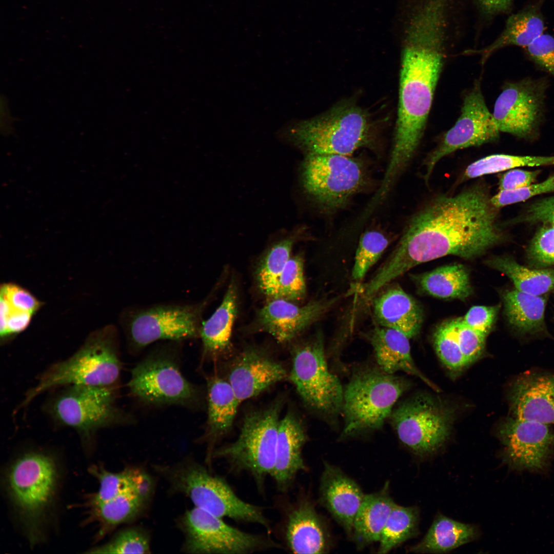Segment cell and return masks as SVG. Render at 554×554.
I'll list each match as a JSON object with an SVG mask.
<instances>
[{
    "label": "cell",
    "mask_w": 554,
    "mask_h": 554,
    "mask_svg": "<svg viewBox=\"0 0 554 554\" xmlns=\"http://www.w3.org/2000/svg\"><path fill=\"white\" fill-rule=\"evenodd\" d=\"M498 210L480 184L433 198L409 220L395 248L365 284L366 292L376 294L421 263L448 255L474 259L503 242Z\"/></svg>",
    "instance_id": "6da1fadb"
},
{
    "label": "cell",
    "mask_w": 554,
    "mask_h": 554,
    "mask_svg": "<svg viewBox=\"0 0 554 554\" xmlns=\"http://www.w3.org/2000/svg\"><path fill=\"white\" fill-rule=\"evenodd\" d=\"M446 53L402 45L399 105L394 144L385 176L396 180L422 138Z\"/></svg>",
    "instance_id": "7a4b0ae2"
},
{
    "label": "cell",
    "mask_w": 554,
    "mask_h": 554,
    "mask_svg": "<svg viewBox=\"0 0 554 554\" xmlns=\"http://www.w3.org/2000/svg\"><path fill=\"white\" fill-rule=\"evenodd\" d=\"M154 468L168 481L173 492L188 497L195 507L222 518L258 524L271 530L262 507L241 499L225 479L195 460L188 458L173 465H156Z\"/></svg>",
    "instance_id": "3957f363"
},
{
    "label": "cell",
    "mask_w": 554,
    "mask_h": 554,
    "mask_svg": "<svg viewBox=\"0 0 554 554\" xmlns=\"http://www.w3.org/2000/svg\"><path fill=\"white\" fill-rule=\"evenodd\" d=\"M408 386L405 379L378 367L355 371L344 389V425L341 437H351L381 429Z\"/></svg>",
    "instance_id": "277c9868"
},
{
    "label": "cell",
    "mask_w": 554,
    "mask_h": 554,
    "mask_svg": "<svg viewBox=\"0 0 554 554\" xmlns=\"http://www.w3.org/2000/svg\"><path fill=\"white\" fill-rule=\"evenodd\" d=\"M371 129L365 111L346 103L324 115L291 125L283 134L307 154L349 156L369 143Z\"/></svg>",
    "instance_id": "5b68a950"
},
{
    "label": "cell",
    "mask_w": 554,
    "mask_h": 554,
    "mask_svg": "<svg viewBox=\"0 0 554 554\" xmlns=\"http://www.w3.org/2000/svg\"><path fill=\"white\" fill-rule=\"evenodd\" d=\"M115 336L102 332L68 359L51 366L26 393L21 407L43 392L63 386L114 387L121 370Z\"/></svg>",
    "instance_id": "8992f818"
},
{
    "label": "cell",
    "mask_w": 554,
    "mask_h": 554,
    "mask_svg": "<svg viewBox=\"0 0 554 554\" xmlns=\"http://www.w3.org/2000/svg\"><path fill=\"white\" fill-rule=\"evenodd\" d=\"M57 481L53 459L42 453L24 454L9 470V494L32 545L42 539L43 522L55 497Z\"/></svg>",
    "instance_id": "52a82bcc"
},
{
    "label": "cell",
    "mask_w": 554,
    "mask_h": 554,
    "mask_svg": "<svg viewBox=\"0 0 554 554\" xmlns=\"http://www.w3.org/2000/svg\"><path fill=\"white\" fill-rule=\"evenodd\" d=\"M282 402L247 414L237 439L215 449L213 459L225 460L235 472H247L262 489L271 476L276 460L278 433Z\"/></svg>",
    "instance_id": "ba28073f"
},
{
    "label": "cell",
    "mask_w": 554,
    "mask_h": 554,
    "mask_svg": "<svg viewBox=\"0 0 554 554\" xmlns=\"http://www.w3.org/2000/svg\"><path fill=\"white\" fill-rule=\"evenodd\" d=\"M402 43L447 52L450 41L466 33L471 0H400Z\"/></svg>",
    "instance_id": "9c48e42d"
},
{
    "label": "cell",
    "mask_w": 554,
    "mask_h": 554,
    "mask_svg": "<svg viewBox=\"0 0 554 554\" xmlns=\"http://www.w3.org/2000/svg\"><path fill=\"white\" fill-rule=\"evenodd\" d=\"M196 304H161L128 309L123 324L129 346L140 351L158 341L178 342L200 336L208 301Z\"/></svg>",
    "instance_id": "30bf717a"
},
{
    "label": "cell",
    "mask_w": 554,
    "mask_h": 554,
    "mask_svg": "<svg viewBox=\"0 0 554 554\" xmlns=\"http://www.w3.org/2000/svg\"><path fill=\"white\" fill-rule=\"evenodd\" d=\"M288 379L300 397L312 410L326 419H335L342 412L344 389L329 369L324 337L318 332L292 350Z\"/></svg>",
    "instance_id": "8fae6325"
},
{
    "label": "cell",
    "mask_w": 554,
    "mask_h": 554,
    "mask_svg": "<svg viewBox=\"0 0 554 554\" xmlns=\"http://www.w3.org/2000/svg\"><path fill=\"white\" fill-rule=\"evenodd\" d=\"M172 349H155L138 363L131 372L129 391L149 405L195 407L200 390L184 377Z\"/></svg>",
    "instance_id": "7c38bea8"
},
{
    "label": "cell",
    "mask_w": 554,
    "mask_h": 554,
    "mask_svg": "<svg viewBox=\"0 0 554 554\" xmlns=\"http://www.w3.org/2000/svg\"><path fill=\"white\" fill-rule=\"evenodd\" d=\"M223 518L195 507L178 520L185 541L183 550L189 553L247 554L280 546L270 538L244 531Z\"/></svg>",
    "instance_id": "4fadbf2b"
},
{
    "label": "cell",
    "mask_w": 554,
    "mask_h": 554,
    "mask_svg": "<svg viewBox=\"0 0 554 554\" xmlns=\"http://www.w3.org/2000/svg\"><path fill=\"white\" fill-rule=\"evenodd\" d=\"M367 179L363 165L349 156L307 154L302 165L305 191L329 209L345 205L365 186Z\"/></svg>",
    "instance_id": "5bb4252c"
},
{
    "label": "cell",
    "mask_w": 554,
    "mask_h": 554,
    "mask_svg": "<svg viewBox=\"0 0 554 554\" xmlns=\"http://www.w3.org/2000/svg\"><path fill=\"white\" fill-rule=\"evenodd\" d=\"M401 442L414 453L423 456L438 450L451 431V410L434 397L421 394L393 410L390 417Z\"/></svg>",
    "instance_id": "9a60e30c"
},
{
    "label": "cell",
    "mask_w": 554,
    "mask_h": 554,
    "mask_svg": "<svg viewBox=\"0 0 554 554\" xmlns=\"http://www.w3.org/2000/svg\"><path fill=\"white\" fill-rule=\"evenodd\" d=\"M48 407L56 422L73 428L88 440L98 429L125 419L115 405L114 387L67 386Z\"/></svg>",
    "instance_id": "2e32d148"
},
{
    "label": "cell",
    "mask_w": 554,
    "mask_h": 554,
    "mask_svg": "<svg viewBox=\"0 0 554 554\" xmlns=\"http://www.w3.org/2000/svg\"><path fill=\"white\" fill-rule=\"evenodd\" d=\"M548 87L545 78L528 77L507 84L496 101L492 113L500 131L525 140L536 138Z\"/></svg>",
    "instance_id": "e0dca14e"
},
{
    "label": "cell",
    "mask_w": 554,
    "mask_h": 554,
    "mask_svg": "<svg viewBox=\"0 0 554 554\" xmlns=\"http://www.w3.org/2000/svg\"><path fill=\"white\" fill-rule=\"evenodd\" d=\"M500 132L480 86L476 84L465 96L460 116L454 126L425 161V181H428L434 167L445 156L459 149L493 142L499 138Z\"/></svg>",
    "instance_id": "ac0fdd59"
},
{
    "label": "cell",
    "mask_w": 554,
    "mask_h": 554,
    "mask_svg": "<svg viewBox=\"0 0 554 554\" xmlns=\"http://www.w3.org/2000/svg\"><path fill=\"white\" fill-rule=\"evenodd\" d=\"M503 459L511 468L539 471L545 468L554 447V432L548 425L515 417L501 427Z\"/></svg>",
    "instance_id": "d6986e66"
},
{
    "label": "cell",
    "mask_w": 554,
    "mask_h": 554,
    "mask_svg": "<svg viewBox=\"0 0 554 554\" xmlns=\"http://www.w3.org/2000/svg\"><path fill=\"white\" fill-rule=\"evenodd\" d=\"M341 296L311 301L303 306L283 299H271L258 311L254 328L271 335L280 343H288L320 319Z\"/></svg>",
    "instance_id": "ffe728a7"
},
{
    "label": "cell",
    "mask_w": 554,
    "mask_h": 554,
    "mask_svg": "<svg viewBox=\"0 0 554 554\" xmlns=\"http://www.w3.org/2000/svg\"><path fill=\"white\" fill-rule=\"evenodd\" d=\"M287 378L288 373L281 363L263 349L251 346L234 359L227 380L241 403Z\"/></svg>",
    "instance_id": "44dd1931"
},
{
    "label": "cell",
    "mask_w": 554,
    "mask_h": 554,
    "mask_svg": "<svg viewBox=\"0 0 554 554\" xmlns=\"http://www.w3.org/2000/svg\"><path fill=\"white\" fill-rule=\"evenodd\" d=\"M513 417L554 423V374L527 371L513 381L510 392Z\"/></svg>",
    "instance_id": "7402d4cb"
},
{
    "label": "cell",
    "mask_w": 554,
    "mask_h": 554,
    "mask_svg": "<svg viewBox=\"0 0 554 554\" xmlns=\"http://www.w3.org/2000/svg\"><path fill=\"white\" fill-rule=\"evenodd\" d=\"M319 490L321 504L352 536L354 519L365 496L360 486L339 467L325 462Z\"/></svg>",
    "instance_id": "603a6c76"
},
{
    "label": "cell",
    "mask_w": 554,
    "mask_h": 554,
    "mask_svg": "<svg viewBox=\"0 0 554 554\" xmlns=\"http://www.w3.org/2000/svg\"><path fill=\"white\" fill-rule=\"evenodd\" d=\"M324 522L308 501H300L288 509L284 527V541L294 553H324L330 547Z\"/></svg>",
    "instance_id": "cb8c5ba5"
},
{
    "label": "cell",
    "mask_w": 554,
    "mask_h": 554,
    "mask_svg": "<svg viewBox=\"0 0 554 554\" xmlns=\"http://www.w3.org/2000/svg\"><path fill=\"white\" fill-rule=\"evenodd\" d=\"M372 299L374 318L379 326L397 330L409 339L420 331L421 308L398 284L386 286Z\"/></svg>",
    "instance_id": "d4e9b609"
},
{
    "label": "cell",
    "mask_w": 554,
    "mask_h": 554,
    "mask_svg": "<svg viewBox=\"0 0 554 554\" xmlns=\"http://www.w3.org/2000/svg\"><path fill=\"white\" fill-rule=\"evenodd\" d=\"M306 441L304 427L294 414L289 412L280 419L275 463L270 476L280 490L287 491L298 473L306 469L302 453Z\"/></svg>",
    "instance_id": "484cf974"
},
{
    "label": "cell",
    "mask_w": 554,
    "mask_h": 554,
    "mask_svg": "<svg viewBox=\"0 0 554 554\" xmlns=\"http://www.w3.org/2000/svg\"><path fill=\"white\" fill-rule=\"evenodd\" d=\"M207 383V420L204 440L208 443L206 461L209 467L214 446L230 431L241 402L227 380L213 375Z\"/></svg>",
    "instance_id": "4316f807"
},
{
    "label": "cell",
    "mask_w": 554,
    "mask_h": 554,
    "mask_svg": "<svg viewBox=\"0 0 554 554\" xmlns=\"http://www.w3.org/2000/svg\"><path fill=\"white\" fill-rule=\"evenodd\" d=\"M409 339L402 332L381 326L375 327L369 337L378 367L394 374L403 371L416 376L436 391L438 388L417 367L410 352Z\"/></svg>",
    "instance_id": "83f0119b"
},
{
    "label": "cell",
    "mask_w": 554,
    "mask_h": 554,
    "mask_svg": "<svg viewBox=\"0 0 554 554\" xmlns=\"http://www.w3.org/2000/svg\"><path fill=\"white\" fill-rule=\"evenodd\" d=\"M238 308V286L232 279L220 305L210 318L202 322L199 337L204 358L216 359L229 350Z\"/></svg>",
    "instance_id": "f1b7e54d"
},
{
    "label": "cell",
    "mask_w": 554,
    "mask_h": 554,
    "mask_svg": "<svg viewBox=\"0 0 554 554\" xmlns=\"http://www.w3.org/2000/svg\"><path fill=\"white\" fill-rule=\"evenodd\" d=\"M544 23L538 7L529 6L509 16L499 36L490 44L478 49H468L462 53L477 54L484 62L497 51L510 46L526 48L543 33Z\"/></svg>",
    "instance_id": "f546056e"
},
{
    "label": "cell",
    "mask_w": 554,
    "mask_h": 554,
    "mask_svg": "<svg viewBox=\"0 0 554 554\" xmlns=\"http://www.w3.org/2000/svg\"><path fill=\"white\" fill-rule=\"evenodd\" d=\"M89 472L99 481L98 490L86 497L85 506L88 507L106 502L124 492L137 490L150 498L153 490V482L144 470L127 467L117 472H110L102 465H93Z\"/></svg>",
    "instance_id": "4dcf8cb0"
},
{
    "label": "cell",
    "mask_w": 554,
    "mask_h": 554,
    "mask_svg": "<svg viewBox=\"0 0 554 554\" xmlns=\"http://www.w3.org/2000/svg\"><path fill=\"white\" fill-rule=\"evenodd\" d=\"M504 312L509 324L522 335H549L545 320L546 295L514 288L502 294Z\"/></svg>",
    "instance_id": "1f68e13d"
},
{
    "label": "cell",
    "mask_w": 554,
    "mask_h": 554,
    "mask_svg": "<svg viewBox=\"0 0 554 554\" xmlns=\"http://www.w3.org/2000/svg\"><path fill=\"white\" fill-rule=\"evenodd\" d=\"M149 498L137 490L121 493L102 504L87 507L85 524L94 523L95 539L103 538L117 526L135 519L145 509Z\"/></svg>",
    "instance_id": "d6a6232c"
},
{
    "label": "cell",
    "mask_w": 554,
    "mask_h": 554,
    "mask_svg": "<svg viewBox=\"0 0 554 554\" xmlns=\"http://www.w3.org/2000/svg\"><path fill=\"white\" fill-rule=\"evenodd\" d=\"M388 482L378 492L365 494L355 516L352 537L362 548L379 542L388 516L395 503L390 496Z\"/></svg>",
    "instance_id": "836d02e7"
},
{
    "label": "cell",
    "mask_w": 554,
    "mask_h": 554,
    "mask_svg": "<svg viewBox=\"0 0 554 554\" xmlns=\"http://www.w3.org/2000/svg\"><path fill=\"white\" fill-rule=\"evenodd\" d=\"M477 535L474 526L439 515L424 538L409 550L416 553L446 552L473 540Z\"/></svg>",
    "instance_id": "e575fe53"
},
{
    "label": "cell",
    "mask_w": 554,
    "mask_h": 554,
    "mask_svg": "<svg viewBox=\"0 0 554 554\" xmlns=\"http://www.w3.org/2000/svg\"><path fill=\"white\" fill-rule=\"evenodd\" d=\"M486 263L507 276L515 288L521 291L537 295H547L554 291V268L525 266L505 255L492 258Z\"/></svg>",
    "instance_id": "d590c367"
},
{
    "label": "cell",
    "mask_w": 554,
    "mask_h": 554,
    "mask_svg": "<svg viewBox=\"0 0 554 554\" xmlns=\"http://www.w3.org/2000/svg\"><path fill=\"white\" fill-rule=\"evenodd\" d=\"M416 279L422 291L437 298L464 300L472 291L468 272L461 264L439 267Z\"/></svg>",
    "instance_id": "8d00e7d4"
},
{
    "label": "cell",
    "mask_w": 554,
    "mask_h": 554,
    "mask_svg": "<svg viewBox=\"0 0 554 554\" xmlns=\"http://www.w3.org/2000/svg\"><path fill=\"white\" fill-rule=\"evenodd\" d=\"M295 234L284 237L273 243L265 251L255 270V279L260 290L268 298L279 297L280 275L291 257L296 241Z\"/></svg>",
    "instance_id": "74e56055"
},
{
    "label": "cell",
    "mask_w": 554,
    "mask_h": 554,
    "mask_svg": "<svg viewBox=\"0 0 554 554\" xmlns=\"http://www.w3.org/2000/svg\"><path fill=\"white\" fill-rule=\"evenodd\" d=\"M419 511L414 506L393 505L383 529L378 553H386L418 532Z\"/></svg>",
    "instance_id": "f35d334b"
},
{
    "label": "cell",
    "mask_w": 554,
    "mask_h": 554,
    "mask_svg": "<svg viewBox=\"0 0 554 554\" xmlns=\"http://www.w3.org/2000/svg\"><path fill=\"white\" fill-rule=\"evenodd\" d=\"M389 243L388 239L379 230H368L362 235L352 270L354 281L359 282L363 279L368 270L379 261Z\"/></svg>",
    "instance_id": "ab89813d"
},
{
    "label": "cell",
    "mask_w": 554,
    "mask_h": 554,
    "mask_svg": "<svg viewBox=\"0 0 554 554\" xmlns=\"http://www.w3.org/2000/svg\"><path fill=\"white\" fill-rule=\"evenodd\" d=\"M433 342L437 353L449 370L459 371L465 367L454 325V320L446 322L436 330Z\"/></svg>",
    "instance_id": "60d3db41"
},
{
    "label": "cell",
    "mask_w": 554,
    "mask_h": 554,
    "mask_svg": "<svg viewBox=\"0 0 554 554\" xmlns=\"http://www.w3.org/2000/svg\"><path fill=\"white\" fill-rule=\"evenodd\" d=\"M87 553H150V538L143 530L131 527L121 531L109 542Z\"/></svg>",
    "instance_id": "b9f144b4"
},
{
    "label": "cell",
    "mask_w": 554,
    "mask_h": 554,
    "mask_svg": "<svg viewBox=\"0 0 554 554\" xmlns=\"http://www.w3.org/2000/svg\"><path fill=\"white\" fill-rule=\"evenodd\" d=\"M306 286L304 273V259L298 254L291 256L280 275L279 297L293 302L306 295Z\"/></svg>",
    "instance_id": "7bdbcfd3"
},
{
    "label": "cell",
    "mask_w": 554,
    "mask_h": 554,
    "mask_svg": "<svg viewBox=\"0 0 554 554\" xmlns=\"http://www.w3.org/2000/svg\"><path fill=\"white\" fill-rule=\"evenodd\" d=\"M551 165H554V156L495 154L482 157L480 162V169L483 174L486 175L515 168Z\"/></svg>",
    "instance_id": "ee69618b"
},
{
    "label": "cell",
    "mask_w": 554,
    "mask_h": 554,
    "mask_svg": "<svg viewBox=\"0 0 554 554\" xmlns=\"http://www.w3.org/2000/svg\"><path fill=\"white\" fill-rule=\"evenodd\" d=\"M528 266L554 268V227L542 225L535 233L526 251Z\"/></svg>",
    "instance_id": "f6af8a7d"
},
{
    "label": "cell",
    "mask_w": 554,
    "mask_h": 554,
    "mask_svg": "<svg viewBox=\"0 0 554 554\" xmlns=\"http://www.w3.org/2000/svg\"><path fill=\"white\" fill-rule=\"evenodd\" d=\"M513 0H471L472 28L476 38L480 37L500 15L509 13Z\"/></svg>",
    "instance_id": "bcb514c9"
},
{
    "label": "cell",
    "mask_w": 554,
    "mask_h": 554,
    "mask_svg": "<svg viewBox=\"0 0 554 554\" xmlns=\"http://www.w3.org/2000/svg\"><path fill=\"white\" fill-rule=\"evenodd\" d=\"M554 192V174L544 181L512 190H500L491 197V202L497 208L526 201L535 196Z\"/></svg>",
    "instance_id": "7dc6e473"
},
{
    "label": "cell",
    "mask_w": 554,
    "mask_h": 554,
    "mask_svg": "<svg viewBox=\"0 0 554 554\" xmlns=\"http://www.w3.org/2000/svg\"><path fill=\"white\" fill-rule=\"evenodd\" d=\"M454 325L465 365L467 366L482 354L486 337L464 325L461 318L454 320Z\"/></svg>",
    "instance_id": "c3c4849f"
},
{
    "label": "cell",
    "mask_w": 554,
    "mask_h": 554,
    "mask_svg": "<svg viewBox=\"0 0 554 554\" xmlns=\"http://www.w3.org/2000/svg\"><path fill=\"white\" fill-rule=\"evenodd\" d=\"M525 49L538 67L554 77V36L543 33Z\"/></svg>",
    "instance_id": "681fc988"
},
{
    "label": "cell",
    "mask_w": 554,
    "mask_h": 554,
    "mask_svg": "<svg viewBox=\"0 0 554 554\" xmlns=\"http://www.w3.org/2000/svg\"><path fill=\"white\" fill-rule=\"evenodd\" d=\"M0 333L6 338L24 330L29 325L33 313L16 310L0 298Z\"/></svg>",
    "instance_id": "f907efd6"
},
{
    "label": "cell",
    "mask_w": 554,
    "mask_h": 554,
    "mask_svg": "<svg viewBox=\"0 0 554 554\" xmlns=\"http://www.w3.org/2000/svg\"><path fill=\"white\" fill-rule=\"evenodd\" d=\"M511 223H540L554 227V196L539 200L528 206Z\"/></svg>",
    "instance_id": "816d5d0a"
},
{
    "label": "cell",
    "mask_w": 554,
    "mask_h": 554,
    "mask_svg": "<svg viewBox=\"0 0 554 554\" xmlns=\"http://www.w3.org/2000/svg\"><path fill=\"white\" fill-rule=\"evenodd\" d=\"M499 307L475 306L463 318L462 322L467 327L486 337L495 321Z\"/></svg>",
    "instance_id": "f5cc1de1"
},
{
    "label": "cell",
    "mask_w": 554,
    "mask_h": 554,
    "mask_svg": "<svg viewBox=\"0 0 554 554\" xmlns=\"http://www.w3.org/2000/svg\"><path fill=\"white\" fill-rule=\"evenodd\" d=\"M1 298L12 308L34 313L40 303L28 291L13 284H5L1 288Z\"/></svg>",
    "instance_id": "db71d44e"
},
{
    "label": "cell",
    "mask_w": 554,
    "mask_h": 554,
    "mask_svg": "<svg viewBox=\"0 0 554 554\" xmlns=\"http://www.w3.org/2000/svg\"><path fill=\"white\" fill-rule=\"evenodd\" d=\"M539 171L512 169L503 173L499 182V190H512L535 183Z\"/></svg>",
    "instance_id": "11a10c76"
}]
</instances>
